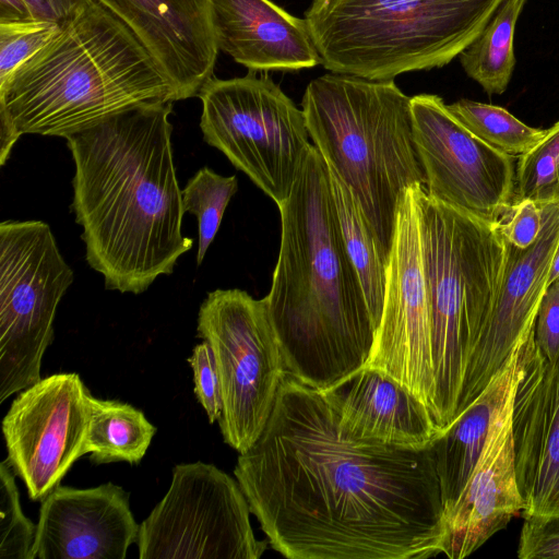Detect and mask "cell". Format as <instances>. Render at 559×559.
Listing matches in <instances>:
<instances>
[{"label":"cell","instance_id":"cell-35","mask_svg":"<svg viewBox=\"0 0 559 559\" xmlns=\"http://www.w3.org/2000/svg\"><path fill=\"white\" fill-rule=\"evenodd\" d=\"M34 20L62 23L74 15L88 0H25Z\"/></svg>","mask_w":559,"mask_h":559},{"label":"cell","instance_id":"cell-32","mask_svg":"<svg viewBox=\"0 0 559 559\" xmlns=\"http://www.w3.org/2000/svg\"><path fill=\"white\" fill-rule=\"evenodd\" d=\"M498 225L507 243L519 249H526L540 233L543 207L530 199L513 202Z\"/></svg>","mask_w":559,"mask_h":559},{"label":"cell","instance_id":"cell-22","mask_svg":"<svg viewBox=\"0 0 559 559\" xmlns=\"http://www.w3.org/2000/svg\"><path fill=\"white\" fill-rule=\"evenodd\" d=\"M520 344L478 397L429 447L444 515L460 499L485 447L492 418L518 381Z\"/></svg>","mask_w":559,"mask_h":559},{"label":"cell","instance_id":"cell-34","mask_svg":"<svg viewBox=\"0 0 559 559\" xmlns=\"http://www.w3.org/2000/svg\"><path fill=\"white\" fill-rule=\"evenodd\" d=\"M535 344L548 359L559 353V280L548 286L536 317Z\"/></svg>","mask_w":559,"mask_h":559},{"label":"cell","instance_id":"cell-9","mask_svg":"<svg viewBox=\"0 0 559 559\" xmlns=\"http://www.w3.org/2000/svg\"><path fill=\"white\" fill-rule=\"evenodd\" d=\"M197 331L217 369L221 433L243 453L265 429L287 373L266 300L237 288L215 289L200 306Z\"/></svg>","mask_w":559,"mask_h":559},{"label":"cell","instance_id":"cell-2","mask_svg":"<svg viewBox=\"0 0 559 559\" xmlns=\"http://www.w3.org/2000/svg\"><path fill=\"white\" fill-rule=\"evenodd\" d=\"M173 103L139 105L66 138L85 258L107 289L145 292L159 275L171 274L193 246L181 228Z\"/></svg>","mask_w":559,"mask_h":559},{"label":"cell","instance_id":"cell-23","mask_svg":"<svg viewBox=\"0 0 559 559\" xmlns=\"http://www.w3.org/2000/svg\"><path fill=\"white\" fill-rule=\"evenodd\" d=\"M155 432L156 427L131 404L90 395L85 454L93 463L138 464Z\"/></svg>","mask_w":559,"mask_h":559},{"label":"cell","instance_id":"cell-21","mask_svg":"<svg viewBox=\"0 0 559 559\" xmlns=\"http://www.w3.org/2000/svg\"><path fill=\"white\" fill-rule=\"evenodd\" d=\"M217 48L252 72L298 71L321 63L306 19L271 0H211Z\"/></svg>","mask_w":559,"mask_h":559},{"label":"cell","instance_id":"cell-27","mask_svg":"<svg viewBox=\"0 0 559 559\" xmlns=\"http://www.w3.org/2000/svg\"><path fill=\"white\" fill-rule=\"evenodd\" d=\"M237 189L236 176L224 177L209 167H202L181 190L183 212L194 214L198 219V265L213 242L224 212Z\"/></svg>","mask_w":559,"mask_h":559},{"label":"cell","instance_id":"cell-37","mask_svg":"<svg viewBox=\"0 0 559 559\" xmlns=\"http://www.w3.org/2000/svg\"><path fill=\"white\" fill-rule=\"evenodd\" d=\"M559 280V242L551 263L548 286Z\"/></svg>","mask_w":559,"mask_h":559},{"label":"cell","instance_id":"cell-1","mask_svg":"<svg viewBox=\"0 0 559 559\" xmlns=\"http://www.w3.org/2000/svg\"><path fill=\"white\" fill-rule=\"evenodd\" d=\"M430 447V445H429ZM348 438L323 391L286 373L234 475L271 547L289 559H417L448 530L430 448Z\"/></svg>","mask_w":559,"mask_h":559},{"label":"cell","instance_id":"cell-10","mask_svg":"<svg viewBox=\"0 0 559 559\" xmlns=\"http://www.w3.org/2000/svg\"><path fill=\"white\" fill-rule=\"evenodd\" d=\"M72 282L48 224H0V403L41 379L57 307Z\"/></svg>","mask_w":559,"mask_h":559},{"label":"cell","instance_id":"cell-31","mask_svg":"<svg viewBox=\"0 0 559 559\" xmlns=\"http://www.w3.org/2000/svg\"><path fill=\"white\" fill-rule=\"evenodd\" d=\"M193 372L194 394L204 408L210 424L222 415V392L211 346L206 341L197 344L188 358Z\"/></svg>","mask_w":559,"mask_h":559},{"label":"cell","instance_id":"cell-6","mask_svg":"<svg viewBox=\"0 0 559 559\" xmlns=\"http://www.w3.org/2000/svg\"><path fill=\"white\" fill-rule=\"evenodd\" d=\"M431 320L440 433L456 417L469 357L490 318L508 258L498 223L430 198L414 186Z\"/></svg>","mask_w":559,"mask_h":559},{"label":"cell","instance_id":"cell-12","mask_svg":"<svg viewBox=\"0 0 559 559\" xmlns=\"http://www.w3.org/2000/svg\"><path fill=\"white\" fill-rule=\"evenodd\" d=\"M411 108L427 194L499 223L513 201L518 157L477 138L438 95H415Z\"/></svg>","mask_w":559,"mask_h":559},{"label":"cell","instance_id":"cell-16","mask_svg":"<svg viewBox=\"0 0 559 559\" xmlns=\"http://www.w3.org/2000/svg\"><path fill=\"white\" fill-rule=\"evenodd\" d=\"M542 207L543 226L537 239L526 249L508 243L503 280L487 325L469 357L456 417L486 389L535 325L559 242V202Z\"/></svg>","mask_w":559,"mask_h":559},{"label":"cell","instance_id":"cell-25","mask_svg":"<svg viewBox=\"0 0 559 559\" xmlns=\"http://www.w3.org/2000/svg\"><path fill=\"white\" fill-rule=\"evenodd\" d=\"M526 0H503L478 36L460 53L466 74L488 94H502L514 67V34Z\"/></svg>","mask_w":559,"mask_h":559},{"label":"cell","instance_id":"cell-24","mask_svg":"<svg viewBox=\"0 0 559 559\" xmlns=\"http://www.w3.org/2000/svg\"><path fill=\"white\" fill-rule=\"evenodd\" d=\"M326 167L343 241L358 274L377 332L383 307L388 261L353 192L331 167Z\"/></svg>","mask_w":559,"mask_h":559},{"label":"cell","instance_id":"cell-28","mask_svg":"<svg viewBox=\"0 0 559 559\" xmlns=\"http://www.w3.org/2000/svg\"><path fill=\"white\" fill-rule=\"evenodd\" d=\"M523 199L540 205L559 202V121L516 159L512 203Z\"/></svg>","mask_w":559,"mask_h":559},{"label":"cell","instance_id":"cell-3","mask_svg":"<svg viewBox=\"0 0 559 559\" xmlns=\"http://www.w3.org/2000/svg\"><path fill=\"white\" fill-rule=\"evenodd\" d=\"M278 210L280 252L264 298L287 373L326 391L366 366L376 328L313 144Z\"/></svg>","mask_w":559,"mask_h":559},{"label":"cell","instance_id":"cell-26","mask_svg":"<svg viewBox=\"0 0 559 559\" xmlns=\"http://www.w3.org/2000/svg\"><path fill=\"white\" fill-rule=\"evenodd\" d=\"M448 108L477 138L511 156L527 153L546 133L544 129L525 124L500 106L460 99Z\"/></svg>","mask_w":559,"mask_h":559},{"label":"cell","instance_id":"cell-11","mask_svg":"<svg viewBox=\"0 0 559 559\" xmlns=\"http://www.w3.org/2000/svg\"><path fill=\"white\" fill-rule=\"evenodd\" d=\"M250 508L237 479L214 464H177L166 495L142 521L140 559H258Z\"/></svg>","mask_w":559,"mask_h":559},{"label":"cell","instance_id":"cell-14","mask_svg":"<svg viewBox=\"0 0 559 559\" xmlns=\"http://www.w3.org/2000/svg\"><path fill=\"white\" fill-rule=\"evenodd\" d=\"M91 393L75 372L20 391L2 419L7 460L31 500H44L85 454Z\"/></svg>","mask_w":559,"mask_h":559},{"label":"cell","instance_id":"cell-29","mask_svg":"<svg viewBox=\"0 0 559 559\" xmlns=\"http://www.w3.org/2000/svg\"><path fill=\"white\" fill-rule=\"evenodd\" d=\"M15 473L0 464V559H32L37 524L22 511Z\"/></svg>","mask_w":559,"mask_h":559},{"label":"cell","instance_id":"cell-19","mask_svg":"<svg viewBox=\"0 0 559 559\" xmlns=\"http://www.w3.org/2000/svg\"><path fill=\"white\" fill-rule=\"evenodd\" d=\"M519 379V378H518ZM518 382V381H516ZM512 389L495 414L487 441L453 509L445 515L448 542L444 555L465 558L521 515L512 438Z\"/></svg>","mask_w":559,"mask_h":559},{"label":"cell","instance_id":"cell-30","mask_svg":"<svg viewBox=\"0 0 559 559\" xmlns=\"http://www.w3.org/2000/svg\"><path fill=\"white\" fill-rule=\"evenodd\" d=\"M58 28V23L34 19L0 23V86L41 49Z\"/></svg>","mask_w":559,"mask_h":559},{"label":"cell","instance_id":"cell-36","mask_svg":"<svg viewBox=\"0 0 559 559\" xmlns=\"http://www.w3.org/2000/svg\"><path fill=\"white\" fill-rule=\"evenodd\" d=\"M32 19L29 7L25 0H0V23Z\"/></svg>","mask_w":559,"mask_h":559},{"label":"cell","instance_id":"cell-20","mask_svg":"<svg viewBox=\"0 0 559 559\" xmlns=\"http://www.w3.org/2000/svg\"><path fill=\"white\" fill-rule=\"evenodd\" d=\"M323 392L355 441L423 450L440 435L428 407L380 370L364 367Z\"/></svg>","mask_w":559,"mask_h":559},{"label":"cell","instance_id":"cell-18","mask_svg":"<svg viewBox=\"0 0 559 559\" xmlns=\"http://www.w3.org/2000/svg\"><path fill=\"white\" fill-rule=\"evenodd\" d=\"M123 22L173 85L178 100L198 96L218 57L211 0H96Z\"/></svg>","mask_w":559,"mask_h":559},{"label":"cell","instance_id":"cell-7","mask_svg":"<svg viewBox=\"0 0 559 559\" xmlns=\"http://www.w3.org/2000/svg\"><path fill=\"white\" fill-rule=\"evenodd\" d=\"M503 0H312L305 12L330 72L393 80L450 63Z\"/></svg>","mask_w":559,"mask_h":559},{"label":"cell","instance_id":"cell-17","mask_svg":"<svg viewBox=\"0 0 559 559\" xmlns=\"http://www.w3.org/2000/svg\"><path fill=\"white\" fill-rule=\"evenodd\" d=\"M40 502L32 559H124L136 543L140 525L118 485H59Z\"/></svg>","mask_w":559,"mask_h":559},{"label":"cell","instance_id":"cell-5","mask_svg":"<svg viewBox=\"0 0 559 559\" xmlns=\"http://www.w3.org/2000/svg\"><path fill=\"white\" fill-rule=\"evenodd\" d=\"M301 109L313 145L353 192L389 263L404 192L426 183L411 97L393 80L330 72L307 85Z\"/></svg>","mask_w":559,"mask_h":559},{"label":"cell","instance_id":"cell-8","mask_svg":"<svg viewBox=\"0 0 559 559\" xmlns=\"http://www.w3.org/2000/svg\"><path fill=\"white\" fill-rule=\"evenodd\" d=\"M210 79L200 90V128L275 204L290 195L312 146L302 109L266 74Z\"/></svg>","mask_w":559,"mask_h":559},{"label":"cell","instance_id":"cell-4","mask_svg":"<svg viewBox=\"0 0 559 559\" xmlns=\"http://www.w3.org/2000/svg\"><path fill=\"white\" fill-rule=\"evenodd\" d=\"M177 100L134 33L88 0L0 86V164L23 134L66 139L129 108Z\"/></svg>","mask_w":559,"mask_h":559},{"label":"cell","instance_id":"cell-33","mask_svg":"<svg viewBox=\"0 0 559 559\" xmlns=\"http://www.w3.org/2000/svg\"><path fill=\"white\" fill-rule=\"evenodd\" d=\"M518 557L559 559V518L523 519Z\"/></svg>","mask_w":559,"mask_h":559},{"label":"cell","instance_id":"cell-15","mask_svg":"<svg viewBox=\"0 0 559 559\" xmlns=\"http://www.w3.org/2000/svg\"><path fill=\"white\" fill-rule=\"evenodd\" d=\"M512 438L523 519L559 518V353L546 358L535 325L519 347Z\"/></svg>","mask_w":559,"mask_h":559},{"label":"cell","instance_id":"cell-13","mask_svg":"<svg viewBox=\"0 0 559 559\" xmlns=\"http://www.w3.org/2000/svg\"><path fill=\"white\" fill-rule=\"evenodd\" d=\"M365 367L399 381L431 414V320L414 186L406 189L397 210L380 324Z\"/></svg>","mask_w":559,"mask_h":559}]
</instances>
